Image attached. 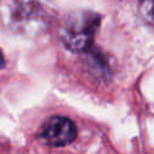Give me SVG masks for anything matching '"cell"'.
<instances>
[{"instance_id":"cell-4","label":"cell","mask_w":154,"mask_h":154,"mask_svg":"<svg viewBox=\"0 0 154 154\" xmlns=\"http://www.w3.org/2000/svg\"><path fill=\"white\" fill-rule=\"evenodd\" d=\"M138 10L143 20L154 26V0H138Z\"/></svg>"},{"instance_id":"cell-5","label":"cell","mask_w":154,"mask_h":154,"mask_svg":"<svg viewBox=\"0 0 154 154\" xmlns=\"http://www.w3.org/2000/svg\"><path fill=\"white\" fill-rule=\"evenodd\" d=\"M4 66H5V59H4V55L0 51V69H2Z\"/></svg>"},{"instance_id":"cell-1","label":"cell","mask_w":154,"mask_h":154,"mask_svg":"<svg viewBox=\"0 0 154 154\" xmlns=\"http://www.w3.org/2000/svg\"><path fill=\"white\" fill-rule=\"evenodd\" d=\"M51 16L46 0H0V23L12 32L35 35L47 26Z\"/></svg>"},{"instance_id":"cell-2","label":"cell","mask_w":154,"mask_h":154,"mask_svg":"<svg viewBox=\"0 0 154 154\" xmlns=\"http://www.w3.org/2000/svg\"><path fill=\"white\" fill-rule=\"evenodd\" d=\"M100 16L90 11H73L61 19L59 36L63 45L75 53L87 52L95 38Z\"/></svg>"},{"instance_id":"cell-3","label":"cell","mask_w":154,"mask_h":154,"mask_svg":"<svg viewBox=\"0 0 154 154\" xmlns=\"http://www.w3.org/2000/svg\"><path fill=\"white\" fill-rule=\"evenodd\" d=\"M42 138L51 146H66L77 136V128L75 123L66 117H52L46 122L41 130Z\"/></svg>"}]
</instances>
